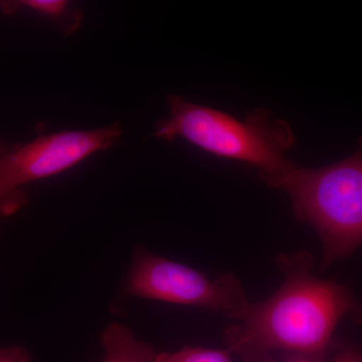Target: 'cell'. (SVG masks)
<instances>
[{"instance_id":"7","label":"cell","mask_w":362,"mask_h":362,"mask_svg":"<svg viewBox=\"0 0 362 362\" xmlns=\"http://www.w3.org/2000/svg\"><path fill=\"white\" fill-rule=\"evenodd\" d=\"M13 6L25 7L56 23L65 35H73L80 28L82 13L65 0H23Z\"/></svg>"},{"instance_id":"12","label":"cell","mask_w":362,"mask_h":362,"mask_svg":"<svg viewBox=\"0 0 362 362\" xmlns=\"http://www.w3.org/2000/svg\"><path fill=\"white\" fill-rule=\"evenodd\" d=\"M291 362H319V361H315V359L312 358H302L298 359V361H294Z\"/></svg>"},{"instance_id":"2","label":"cell","mask_w":362,"mask_h":362,"mask_svg":"<svg viewBox=\"0 0 362 362\" xmlns=\"http://www.w3.org/2000/svg\"><path fill=\"white\" fill-rule=\"evenodd\" d=\"M284 190L298 221L315 228L323 246V266L345 258L362 245V137L351 156L320 168L291 163L259 176Z\"/></svg>"},{"instance_id":"9","label":"cell","mask_w":362,"mask_h":362,"mask_svg":"<svg viewBox=\"0 0 362 362\" xmlns=\"http://www.w3.org/2000/svg\"><path fill=\"white\" fill-rule=\"evenodd\" d=\"M0 362H32V357L21 346L0 347Z\"/></svg>"},{"instance_id":"11","label":"cell","mask_w":362,"mask_h":362,"mask_svg":"<svg viewBox=\"0 0 362 362\" xmlns=\"http://www.w3.org/2000/svg\"><path fill=\"white\" fill-rule=\"evenodd\" d=\"M7 146L6 144H4V142L2 141H0V156H1V154H4V152H6L7 151Z\"/></svg>"},{"instance_id":"5","label":"cell","mask_w":362,"mask_h":362,"mask_svg":"<svg viewBox=\"0 0 362 362\" xmlns=\"http://www.w3.org/2000/svg\"><path fill=\"white\" fill-rule=\"evenodd\" d=\"M123 291L130 296L221 311L235 320L242 318L250 304L239 281L230 274L211 280L201 272L141 247L136 251Z\"/></svg>"},{"instance_id":"6","label":"cell","mask_w":362,"mask_h":362,"mask_svg":"<svg viewBox=\"0 0 362 362\" xmlns=\"http://www.w3.org/2000/svg\"><path fill=\"white\" fill-rule=\"evenodd\" d=\"M106 356L103 362H153L156 351L147 343L136 339L127 326L112 323L101 335Z\"/></svg>"},{"instance_id":"10","label":"cell","mask_w":362,"mask_h":362,"mask_svg":"<svg viewBox=\"0 0 362 362\" xmlns=\"http://www.w3.org/2000/svg\"><path fill=\"white\" fill-rule=\"evenodd\" d=\"M333 362H362V352L354 349L340 350Z\"/></svg>"},{"instance_id":"4","label":"cell","mask_w":362,"mask_h":362,"mask_svg":"<svg viewBox=\"0 0 362 362\" xmlns=\"http://www.w3.org/2000/svg\"><path fill=\"white\" fill-rule=\"evenodd\" d=\"M122 136L120 124L99 129L63 131L40 136L0 156V216L25 206L21 187L64 173L98 151L110 148Z\"/></svg>"},{"instance_id":"3","label":"cell","mask_w":362,"mask_h":362,"mask_svg":"<svg viewBox=\"0 0 362 362\" xmlns=\"http://www.w3.org/2000/svg\"><path fill=\"white\" fill-rule=\"evenodd\" d=\"M168 103L170 116L154 130L160 139L182 138L214 156L254 166L259 176L274 175L292 163L285 158V152L294 145V132L289 124L267 109L252 111L242 122L176 95H169Z\"/></svg>"},{"instance_id":"8","label":"cell","mask_w":362,"mask_h":362,"mask_svg":"<svg viewBox=\"0 0 362 362\" xmlns=\"http://www.w3.org/2000/svg\"><path fill=\"white\" fill-rule=\"evenodd\" d=\"M153 362H232L228 352L223 350L183 347L173 354H157Z\"/></svg>"},{"instance_id":"1","label":"cell","mask_w":362,"mask_h":362,"mask_svg":"<svg viewBox=\"0 0 362 362\" xmlns=\"http://www.w3.org/2000/svg\"><path fill=\"white\" fill-rule=\"evenodd\" d=\"M277 263L284 282L266 301L250 302L240 323L226 330L228 349L247 362H269L275 350L320 361L340 319L362 323V302L345 286L312 276L308 252L279 257Z\"/></svg>"}]
</instances>
